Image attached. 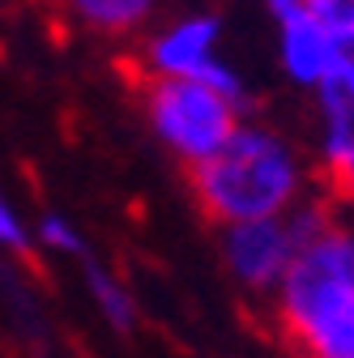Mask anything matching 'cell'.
I'll return each mask as SVG.
<instances>
[{
  "instance_id": "cell-1",
  "label": "cell",
  "mask_w": 354,
  "mask_h": 358,
  "mask_svg": "<svg viewBox=\"0 0 354 358\" xmlns=\"http://www.w3.org/2000/svg\"><path fill=\"white\" fill-rule=\"evenodd\" d=\"M197 205L218 227L286 217L316 196V171L278 124L243 115L227 145L188 171Z\"/></svg>"
},
{
  "instance_id": "cell-2",
  "label": "cell",
  "mask_w": 354,
  "mask_h": 358,
  "mask_svg": "<svg viewBox=\"0 0 354 358\" xmlns=\"http://www.w3.org/2000/svg\"><path fill=\"white\" fill-rule=\"evenodd\" d=\"M274 316L299 358H354V213L333 205L303 239L274 294Z\"/></svg>"
},
{
  "instance_id": "cell-3",
  "label": "cell",
  "mask_w": 354,
  "mask_h": 358,
  "mask_svg": "<svg viewBox=\"0 0 354 358\" xmlns=\"http://www.w3.org/2000/svg\"><path fill=\"white\" fill-rule=\"evenodd\" d=\"M141 111L158 145L192 171L227 145L248 115V103L205 81H141Z\"/></svg>"
},
{
  "instance_id": "cell-4",
  "label": "cell",
  "mask_w": 354,
  "mask_h": 358,
  "mask_svg": "<svg viewBox=\"0 0 354 358\" xmlns=\"http://www.w3.org/2000/svg\"><path fill=\"white\" fill-rule=\"evenodd\" d=\"M141 81H205L248 103V85L222 52V17L213 9H188L154 22L137 43Z\"/></svg>"
},
{
  "instance_id": "cell-5",
  "label": "cell",
  "mask_w": 354,
  "mask_h": 358,
  "mask_svg": "<svg viewBox=\"0 0 354 358\" xmlns=\"http://www.w3.org/2000/svg\"><path fill=\"white\" fill-rule=\"evenodd\" d=\"M329 196H312L286 217H260V222H239L222 227V264L227 273L256 299H274L286 268L295 264L303 239L316 231L325 217Z\"/></svg>"
},
{
  "instance_id": "cell-6",
  "label": "cell",
  "mask_w": 354,
  "mask_h": 358,
  "mask_svg": "<svg viewBox=\"0 0 354 358\" xmlns=\"http://www.w3.org/2000/svg\"><path fill=\"white\" fill-rule=\"evenodd\" d=\"M274 56H278L282 77L295 90H307V94H312V90L341 64L346 43L337 34H329L303 5L295 13L274 17Z\"/></svg>"
},
{
  "instance_id": "cell-7",
  "label": "cell",
  "mask_w": 354,
  "mask_h": 358,
  "mask_svg": "<svg viewBox=\"0 0 354 358\" xmlns=\"http://www.w3.org/2000/svg\"><path fill=\"white\" fill-rule=\"evenodd\" d=\"M316 99V171L329 179L346 162H354V64H341L312 90Z\"/></svg>"
},
{
  "instance_id": "cell-8",
  "label": "cell",
  "mask_w": 354,
  "mask_h": 358,
  "mask_svg": "<svg viewBox=\"0 0 354 358\" xmlns=\"http://www.w3.org/2000/svg\"><path fill=\"white\" fill-rule=\"evenodd\" d=\"M56 9L94 38L141 43V34L162 13V0H56Z\"/></svg>"
},
{
  "instance_id": "cell-9",
  "label": "cell",
  "mask_w": 354,
  "mask_h": 358,
  "mask_svg": "<svg viewBox=\"0 0 354 358\" xmlns=\"http://www.w3.org/2000/svg\"><path fill=\"white\" fill-rule=\"evenodd\" d=\"M81 282H85V294H90L94 311L107 320V329H115V333H132V329H137V299H132V290L111 273L107 264L85 256L81 260Z\"/></svg>"
},
{
  "instance_id": "cell-10",
  "label": "cell",
  "mask_w": 354,
  "mask_h": 358,
  "mask_svg": "<svg viewBox=\"0 0 354 358\" xmlns=\"http://www.w3.org/2000/svg\"><path fill=\"white\" fill-rule=\"evenodd\" d=\"M34 231V243L43 248V252H52V256H77V260H85V239H81V231H77V222L73 217H64V213H56V209H48L38 217V227H30Z\"/></svg>"
},
{
  "instance_id": "cell-11",
  "label": "cell",
  "mask_w": 354,
  "mask_h": 358,
  "mask_svg": "<svg viewBox=\"0 0 354 358\" xmlns=\"http://www.w3.org/2000/svg\"><path fill=\"white\" fill-rule=\"evenodd\" d=\"M303 5L329 34H337L346 48L354 43V0H303Z\"/></svg>"
},
{
  "instance_id": "cell-12",
  "label": "cell",
  "mask_w": 354,
  "mask_h": 358,
  "mask_svg": "<svg viewBox=\"0 0 354 358\" xmlns=\"http://www.w3.org/2000/svg\"><path fill=\"white\" fill-rule=\"evenodd\" d=\"M0 248L5 252H30L34 248V231L22 217V209L9 201V192L0 188Z\"/></svg>"
},
{
  "instance_id": "cell-13",
  "label": "cell",
  "mask_w": 354,
  "mask_h": 358,
  "mask_svg": "<svg viewBox=\"0 0 354 358\" xmlns=\"http://www.w3.org/2000/svg\"><path fill=\"white\" fill-rule=\"evenodd\" d=\"M346 60H350V64H354V43H350V48H346Z\"/></svg>"
}]
</instances>
